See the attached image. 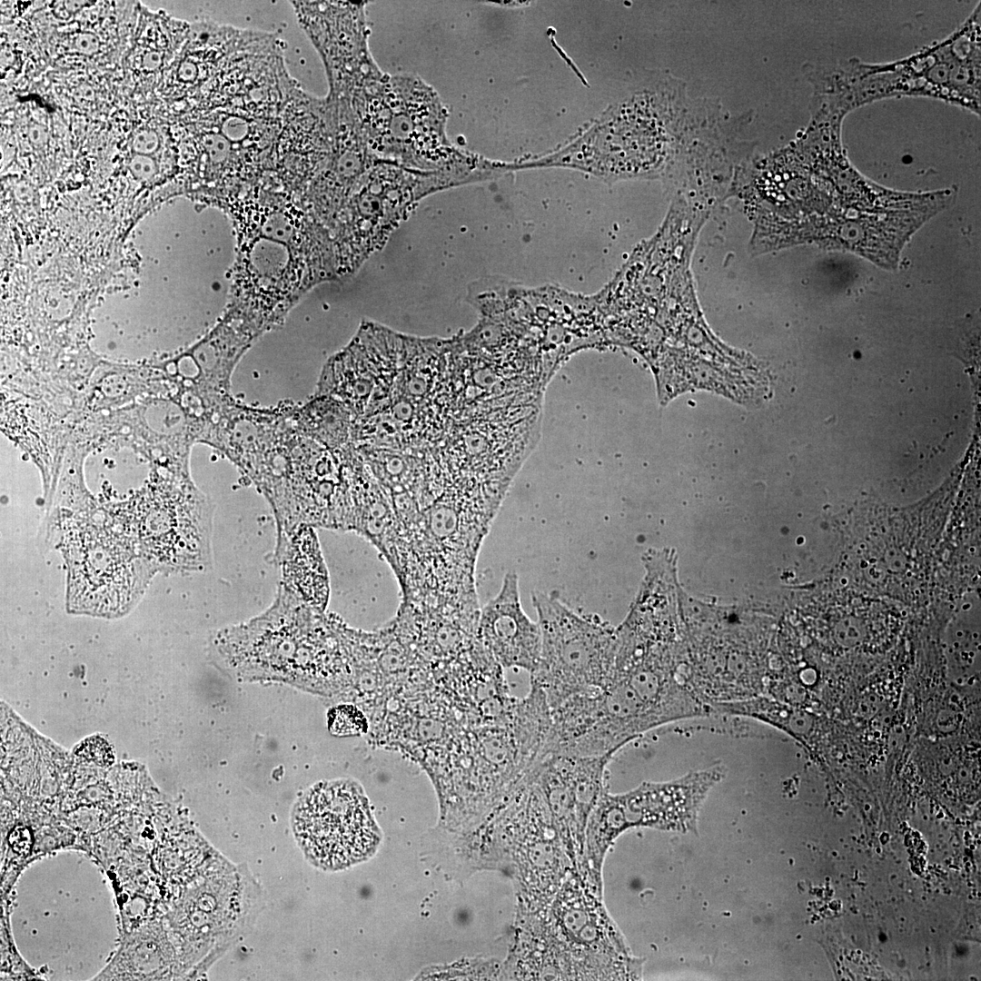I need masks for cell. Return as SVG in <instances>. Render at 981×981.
<instances>
[{
	"mask_svg": "<svg viewBox=\"0 0 981 981\" xmlns=\"http://www.w3.org/2000/svg\"><path fill=\"white\" fill-rule=\"evenodd\" d=\"M683 84L667 77L613 104L585 131L538 157L539 168L585 172L607 183L657 177L683 139L688 115Z\"/></svg>",
	"mask_w": 981,
	"mask_h": 981,
	"instance_id": "cell-1",
	"label": "cell"
},
{
	"mask_svg": "<svg viewBox=\"0 0 981 981\" xmlns=\"http://www.w3.org/2000/svg\"><path fill=\"white\" fill-rule=\"evenodd\" d=\"M590 882L571 869L550 906L530 914V958L560 979H616L635 965Z\"/></svg>",
	"mask_w": 981,
	"mask_h": 981,
	"instance_id": "cell-2",
	"label": "cell"
},
{
	"mask_svg": "<svg viewBox=\"0 0 981 981\" xmlns=\"http://www.w3.org/2000/svg\"><path fill=\"white\" fill-rule=\"evenodd\" d=\"M531 600L541 630V652L530 677L550 709L604 689L614 675L616 629L598 615L576 612L547 592H532Z\"/></svg>",
	"mask_w": 981,
	"mask_h": 981,
	"instance_id": "cell-3",
	"label": "cell"
},
{
	"mask_svg": "<svg viewBox=\"0 0 981 981\" xmlns=\"http://www.w3.org/2000/svg\"><path fill=\"white\" fill-rule=\"evenodd\" d=\"M726 773L722 764L690 772L664 783H643L624 794L605 791L586 827L585 857L590 881L602 887V863L609 846L633 826L679 828L694 825L698 809L709 788Z\"/></svg>",
	"mask_w": 981,
	"mask_h": 981,
	"instance_id": "cell-4",
	"label": "cell"
},
{
	"mask_svg": "<svg viewBox=\"0 0 981 981\" xmlns=\"http://www.w3.org/2000/svg\"><path fill=\"white\" fill-rule=\"evenodd\" d=\"M292 826L306 857L323 869H342L367 859L380 832L369 801L354 781L320 783L295 805Z\"/></svg>",
	"mask_w": 981,
	"mask_h": 981,
	"instance_id": "cell-5",
	"label": "cell"
},
{
	"mask_svg": "<svg viewBox=\"0 0 981 981\" xmlns=\"http://www.w3.org/2000/svg\"><path fill=\"white\" fill-rule=\"evenodd\" d=\"M550 717L551 750L573 757L617 753L660 726L629 683L615 675L599 692L570 698L551 708Z\"/></svg>",
	"mask_w": 981,
	"mask_h": 981,
	"instance_id": "cell-6",
	"label": "cell"
},
{
	"mask_svg": "<svg viewBox=\"0 0 981 981\" xmlns=\"http://www.w3.org/2000/svg\"><path fill=\"white\" fill-rule=\"evenodd\" d=\"M506 803L520 839L517 860L524 910L539 912L550 906L572 867L530 769Z\"/></svg>",
	"mask_w": 981,
	"mask_h": 981,
	"instance_id": "cell-7",
	"label": "cell"
},
{
	"mask_svg": "<svg viewBox=\"0 0 981 981\" xmlns=\"http://www.w3.org/2000/svg\"><path fill=\"white\" fill-rule=\"evenodd\" d=\"M978 10L938 43L900 59L912 80L915 97H926L959 106L980 115V33Z\"/></svg>",
	"mask_w": 981,
	"mask_h": 981,
	"instance_id": "cell-8",
	"label": "cell"
},
{
	"mask_svg": "<svg viewBox=\"0 0 981 981\" xmlns=\"http://www.w3.org/2000/svg\"><path fill=\"white\" fill-rule=\"evenodd\" d=\"M478 635L503 669H537L541 652V630L521 607L519 578L509 571L499 593L481 608Z\"/></svg>",
	"mask_w": 981,
	"mask_h": 981,
	"instance_id": "cell-9",
	"label": "cell"
},
{
	"mask_svg": "<svg viewBox=\"0 0 981 981\" xmlns=\"http://www.w3.org/2000/svg\"><path fill=\"white\" fill-rule=\"evenodd\" d=\"M282 583L311 607L325 611L330 585L319 540L311 526L300 525L278 543Z\"/></svg>",
	"mask_w": 981,
	"mask_h": 981,
	"instance_id": "cell-10",
	"label": "cell"
},
{
	"mask_svg": "<svg viewBox=\"0 0 981 981\" xmlns=\"http://www.w3.org/2000/svg\"><path fill=\"white\" fill-rule=\"evenodd\" d=\"M328 725L331 732L338 736L362 735L367 733L370 726L367 717L352 705H342L331 709Z\"/></svg>",
	"mask_w": 981,
	"mask_h": 981,
	"instance_id": "cell-11",
	"label": "cell"
},
{
	"mask_svg": "<svg viewBox=\"0 0 981 981\" xmlns=\"http://www.w3.org/2000/svg\"><path fill=\"white\" fill-rule=\"evenodd\" d=\"M160 145L158 134L154 130L144 129L137 133L133 140V148L138 154L149 155Z\"/></svg>",
	"mask_w": 981,
	"mask_h": 981,
	"instance_id": "cell-12",
	"label": "cell"
},
{
	"mask_svg": "<svg viewBox=\"0 0 981 981\" xmlns=\"http://www.w3.org/2000/svg\"><path fill=\"white\" fill-rule=\"evenodd\" d=\"M134 176L141 180H148L156 173V164L149 155L136 154L129 164Z\"/></svg>",
	"mask_w": 981,
	"mask_h": 981,
	"instance_id": "cell-13",
	"label": "cell"
},
{
	"mask_svg": "<svg viewBox=\"0 0 981 981\" xmlns=\"http://www.w3.org/2000/svg\"><path fill=\"white\" fill-rule=\"evenodd\" d=\"M107 742L101 738H90L83 744L80 749L84 756L91 757V759L104 763V759H112V751Z\"/></svg>",
	"mask_w": 981,
	"mask_h": 981,
	"instance_id": "cell-14",
	"label": "cell"
},
{
	"mask_svg": "<svg viewBox=\"0 0 981 981\" xmlns=\"http://www.w3.org/2000/svg\"><path fill=\"white\" fill-rule=\"evenodd\" d=\"M74 47L84 54H92L99 49L98 38L91 33H81L74 39Z\"/></svg>",
	"mask_w": 981,
	"mask_h": 981,
	"instance_id": "cell-15",
	"label": "cell"
},
{
	"mask_svg": "<svg viewBox=\"0 0 981 981\" xmlns=\"http://www.w3.org/2000/svg\"><path fill=\"white\" fill-rule=\"evenodd\" d=\"M199 74L197 64L191 60L183 61L178 67V78L183 83H193Z\"/></svg>",
	"mask_w": 981,
	"mask_h": 981,
	"instance_id": "cell-16",
	"label": "cell"
},
{
	"mask_svg": "<svg viewBox=\"0 0 981 981\" xmlns=\"http://www.w3.org/2000/svg\"><path fill=\"white\" fill-rule=\"evenodd\" d=\"M28 137L33 144L41 145L48 139L47 128L42 124H33L29 127Z\"/></svg>",
	"mask_w": 981,
	"mask_h": 981,
	"instance_id": "cell-17",
	"label": "cell"
},
{
	"mask_svg": "<svg viewBox=\"0 0 981 981\" xmlns=\"http://www.w3.org/2000/svg\"><path fill=\"white\" fill-rule=\"evenodd\" d=\"M143 67L148 71L158 69L163 62V54L158 51H150L143 57Z\"/></svg>",
	"mask_w": 981,
	"mask_h": 981,
	"instance_id": "cell-18",
	"label": "cell"
},
{
	"mask_svg": "<svg viewBox=\"0 0 981 981\" xmlns=\"http://www.w3.org/2000/svg\"><path fill=\"white\" fill-rule=\"evenodd\" d=\"M78 92L82 97L87 100H91L94 97V91L92 87L87 84H83L78 88Z\"/></svg>",
	"mask_w": 981,
	"mask_h": 981,
	"instance_id": "cell-19",
	"label": "cell"
},
{
	"mask_svg": "<svg viewBox=\"0 0 981 981\" xmlns=\"http://www.w3.org/2000/svg\"><path fill=\"white\" fill-rule=\"evenodd\" d=\"M66 3H67L66 5H67L68 9H71V10H74V11L79 9L81 6H83V4H84V2H82V1L81 2H79V1H69V2H66Z\"/></svg>",
	"mask_w": 981,
	"mask_h": 981,
	"instance_id": "cell-20",
	"label": "cell"
}]
</instances>
